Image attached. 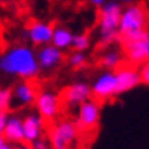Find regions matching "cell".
Returning a JSON list of instances; mask_svg holds the SVG:
<instances>
[{
  "label": "cell",
  "instance_id": "1",
  "mask_svg": "<svg viewBox=\"0 0 149 149\" xmlns=\"http://www.w3.org/2000/svg\"><path fill=\"white\" fill-rule=\"evenodd\" d=\"M0 72L18 79H33L40 73L35 50L31 46H12L0 55Z\"/></svg>",
  "mask_w": 149,
  "mask_h": 149
},
{
  "label": "cell",
  "instance_id": "2",
  "mask_svg": "<svg viewBox=\"0 0 149 149\" xmlns=\"http://www.w3.org/2000/svg\"><path fill=\"white\" fill-rule=\"evenodd\" d=\"M122 3L119 0H107L99 8L97 14V33L99 43L104 47H110L119 40V20L122 14Z\"/></svg>",
  "mask_w": 149,
  "mask_h": 149
},
{
  "label": "cell",
  "instance_id": "3",
  "mask_svg": "<svg viewBox=\"0 0 149 149\" xmlns=\"http://www.w3.org/2000/svg\"><path fill=\"white\" fill-rule=\"evenodd\" d=\"M148 11L141 3H130L122 8L119 20V40H132L148 31Z\"/></svg>",
  "mask_w": 149,
  "mask_h": 149
},
{
  "label": "cell",
  "instance_id": "4",
  "mask_svg": "<svg viewBox=\"0 0 149 149\" xmlns=\"http://www.w3.org/2000/svg\"><path fill=\"white\" fill-rule=\"evenodd\" d=\"M78 126L73 120H58L49 131L50 149H70L78 139Z\"/></svg>",
  "mask_w": 149,
  "mask_h": 149
},
{
  "label": "cell",
  "instance_id": "5",
  "mask_svg": "<svg viewBox=\"0 0 149 149\" xmlns=\"http://www.w3.org/2000/svg\"><path fill=\"white\" fill-rule=\"evenodd\" d=\"M100 122V102L96 99H87L78 107L74 123L81 132H91L99 126Z\"/></svg>",
  "mask_w": 149,
  "mask_h": 149
},
{
  "label": "cell",
  "instance_id": "6",
  "mask_svg": "<svg viewBox=\"0 0 149 149\" xmlns=\"http://www.w3.org/2000/svg\"><path fill=\"white\" fill-rule=\"evenodd\" d=\"M91 88V97L105 102L117 96V81L114 70H104L100 74H97L96 79L90 85Z\"/></svg>",
  "mask_w": 149,
  "mask_h": 149
},
{
  "label": "cell",
  "instance_id": "7",
  "mask_svg": "<svg viewBox=\"0 0 149 149\" xmlns=\"http://www.w3.org/2000/svg\"><path fill=\"white\" fill-rule=\"evenodd\" d=\"M33 105L37 108V114H40L46 122H52L61 111V97L52 90H43L37 93Z\"/></svg>",
  "mask_w": 149,
  "mask_h": 149
},
{
  "label": "cell",
  "instance_id": "8",
  "mask_svg": "<svg viewBox=\"0 0 149 149\" xmlns=\"http://www.w3.org/2000/svg\"><path fill=\"white\" fill-rule=\"evenodd\" d=\"M35 55H37V63H38L40 70H46V72L56 69L64 61V52L50 43L40 46L38 50L35 52Z\"/></svg>",
  "mask_w": 149,
  "mask_h": 149
},
{
  "label": "cell",
  "instance_id": "9",
  "mask_svg": "<svg viewBox=\"0 0 149 149\" xmlns=\"http://www.w3.org/2000/svg\"><path fill=\"white\" fill-rule=\"evenodd\" d=\"M114 73H116L117 81V96L134 90L135 87L141 84L140 73L134 65H120L114 70Z\"/></svg>",
  "mask_w": 149,
  "mask_h": 149
},
{
  "label": "cell",
  "instance_id": "10",
  "mask_svg": "<svg viewBox=\"0 0 149 149\" xmlns=\"http://www.w3.org/2000/svg\"><path fill=\"white\" fill-rule=\"evenodd\" d=\"M91 97V88L87 82L78 81L63 91V102L69 108H78L82 102Z\"/></svg>",
  "mask_w": 149,
  "mask_h": 149
},
{
  "label": "cell",
  "instance_id": "11",
  "mask_svg": "<svg viewBox=\"0 0 149 149\" xmlns=\"http://www.w3.org/2000/svg\"><path fill=\"white\" fill-rule=\"evenodd\" d=\"M52 32H53V24L47 22H33L26 28L24 35L31 43V46L40 47L50 43Z\"/></svg>",
  "mask_w": 149,
  "mask_h": 149
},
{
  "label": "cell",
  "instance_id": "12",
  "mask_svg": "<svg viewBox=\"0 0 149 149\" xmlns=\"http://www.w3.org/2000/svg\"><path fill=\"white\" fill-rule=\"evenodd\" d=\"M12 91V102H15L20 107L33 105L37 97V87L31 82V79H22L11 88Z\"/></svg>",
  "mask_w": 149,
  "mask_h": 149
},
{
  "label": "cell",
  "instance_id": "13",
  "mask_svg": "<svg viewBox=\"0 0 149 149\" xmlns=\"http://www.w3.org/2000/svg\"><path fill=\"white\" fill-rule=\"evenodd\" d=\"M46 128V120L37 113H29L23 117V135L26 143H32L33 140L43 137Z\"/></svg>",
  "mask_w": 149,
  "mask_h": 149
},
{
  "label": "cell",
  "instance_id": "14",
  "mask_svg": "<svg viewBox=\"0 0 149 149\" xmlns=\"http://www.w3.org/2000/svg\"><path fill=\"white\" fill-rule=\"evenodd\" d=\"M2 135L8 143H22V141H24L23 119L18 116H8Z\"/></svg>",
  "mask_w": 149,
  "mask_h": 149
},
{
  "label": "cell",
  "instance_id": "15",
  "mask_svg": "<svg viewBox=\"0 0 149 149\" xmlns=\"http://www.w3.org/2000/svg\"><path fill=\"white\" fill-rule=\"evenodd\" d=\"M72 40H73V32L69 28H65V26H53L50 44H53L55 47L64 52L72 47Z\"/></svg>",
  "mask_w": 149,
  "mask_h": 149
},
{
  "label": "cell",
  "instance_id": "16",
  "mask_svg": "<svg viewBox=\"0 0 149 149\" xmlns=\"http://www.w3.org/2000/svg\"><path fill=\"white\" fill-rule=\"evenodd\" d=\"M122 59H123V53L117 49H107L102 56H100V65L104 67L105 70H116L117 67L122 65Z\"/></svg>",
  "mask_w": 149,
  "mask_h": 149
},
{
  "label": "cell",
  "instance_id": "17",
  "mask_svg": "<svg viewBox=\"0 0 149 149\" xmlns=\"http://www.w3.org/2000/svg\"><path fill=\"white\" fill-rule=\"evenodd\" d=\"M91 44V38L88 33L85 32H78L73 33V40H72V47L73 50H79V52H85L87 49H90Z\"/></svg>",
  "mask_w": 149,
  "mask_h": 149
},
{
  "label": "cell",
  "instance_id": "18",
  "mask_svg": "<svg viewBox=\"0 0 149 149\" xmlns=\"http://www.w3.org/2000/svg\"><path fill=\"white\" fill-rule=\"evenodd\" d=\"M67 63L72 69L74 70H79L87 64V56H85V52H79V50H73L69 58H67Z\"/></svg>",
  "mask_w": 149,
  "mask_h": 149
},
{
  "label": "cell",
  "instance_id": "19",
  "mask_svg": "<svg viewBox=\"0 0 149 149\" xmlns=\"http://www.w3.org/2000/svg\"><path fill=\"white\" fill-rule=\"evenodd\" d=\"M12 105V91L8 87H0V113H8Z\"/></svg>",
  "mask_w": 149,
  "mask_h": 149
},
{
  "label": "cell",
  "instance_id": "20",
  "mask_svg": "<svg viewBox=\"0 0 149 149\" xmlns=\"http://www.w3.org/2000/svg\"><path fill=\"white\" fill-rule=\"evenodd\" d=\"M31 145V149H50V143H49V140L44 139V137H40L37 140H33Z\"/></svg>",
  "mask_w": 149,
  "mask_h": 149
},
{
  "label": "cell",
  "instance_id": "21",
  "mask_svg": "<svg viewBox=\"0 0 149 149\" xmlns=\"http://www.w3.org/2000/svg\"><path fill=\"white\" fill-rule=\"evenodd\" d=\"M139 73H140V78H141V84L149 85V61L140 65Z\"/></svg>",
  "mask_w": 149,
  "mask_h": 149
},
{
  "label": "cell",
  "instance_id": "22",
  "mask_svg": "<svg viewBox=\"0 0 149 149\" xmlns=\"http://www.w3.org/2000/svg\"><path fill=\"white\" fill-rule=\"evenodd\" d=\"M5 149H31V145L22 141V143H6Z\"/></svg>",
  "mask_w": 149,
  "mask_h": 149
},
{
  "label": "cell",
  "instance_id": "23",
  "mask_svg": "<svg viewBox=\"0 0 149 149\" xmlns=\"http://www.w3.org/2000/svg\"><path fill=\"white\" fill-rule=\"evenodd\" d=\"M6 119H8V113H0V135H2V132H3Z\"/></svg>",
  "mask_w": 149,
  "mask_h": 149
},
{
  "label": "cell",
  "instance_id": "24",
  "mask_svg": "<svg viewBox=\"0 0 149 149\" xmlns=\"http://www.w3.org/2000/svg\"><path fill=\"white\" fill-rule=\"evenodd\" d=\"M87 2H88L91 6H93V8H100V6H102L105 2H107V0H87Z\"/></svg>",
  "mask_w": 149,
  "mask_h": 149
},
{
  "label": "cell",
  "instance_id": "25",
  "mask_svg": "<svg viewBox=\"0 0 149 149\" xmlns=\"http://www.w3.org/2000/svg\"><path fill=\"white\" fill-rule=\"evenodd\" d=\"M145 46H146V55H148V61H149V31L145 32Z\"/></svg>",
  "mask_w": 149,
  "mask_h": 149
},
{
  "label": "cell",
  "instance_id": "26",
  "mask_svg": "<svg viewBox=\"0 0 149 149\" xmlns=\"http://www.w3.org/2000/svg\"><path fill=\"white\" fill-rule=\"evenodd\" d=\"M6 143H8V141H6V140L3 139V135H0V149H5Z\"/></svg>",
  "mask_w": 149,
  "mask_h": 149
},
{
  "label": "cell",
  "instance_id": "27",
  "mask_svg": "<svg viewBox=\"0 0 149 149\" xmlns=\"http://www.w3.org/2000/svg\"><path fill=\"white\" fill-rule=\"evenodd\" d=\"M119 2H120L122 5H130V3L134 2V0H119Z\"/></svg>",
  "mask_w": 149,
  "mask_h": 149
},
{
  "label": "cell",
  "instance_id": "28",
  "mask_svg": "<svg viewBox=\"0 0 149 149\" xmlns=\"http://www.w3.org/2000/svg\"><path fill=\"white\" fill-rule=\"evenodd\" d=\"M148 22H149V9H148Z\"/></svg>",
  "mask_w": 149,
  "mask_h": 149
}]
</instances>
